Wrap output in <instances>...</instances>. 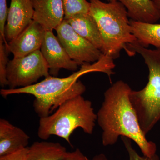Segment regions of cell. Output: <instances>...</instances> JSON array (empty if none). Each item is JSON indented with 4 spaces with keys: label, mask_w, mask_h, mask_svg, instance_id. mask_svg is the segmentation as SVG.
<instances>
[{
    "label": "cell",
    "mask_w": 160,
    "mask_h": 160,
    "mask_svg": "<svg viewBox=\"0 0 160 160\" xmlns=\"http://www.w3.org/2000/svg\"><path fill=\"white\" fill-rule=\"evenodd\" d=\"M131 90L128 84L120 80L104 93V101L97 114L103 131L102 143L104 146H112L120 136L125 137L136 143L143 155L152 156L156 153V145L147 139L141 129L129 98Z\"/></svg>",
    "instance_id": "cell-1"
},
{
    "label": "cell",
    "mask_w": 160,
    "mask_h": 160,
    "mask_svg": "<svg viewBox=\"0 0 160 160\" xmlns=\"http://www.w3.org/2000/svg\"><path fill=\"white\" fill-rule=\"evenodd\" d=\"M115 67L113 59L104 55L97 62L85 63L79 70L64 78L49 75L41 82L31 86L14 89H2L1 95L6 98L12 94H28L35 98L33 106L36 113L40 118L52 113L67 100L82 95L86 87L78 80L81 76L92 72H101L110 77L114 74Z\"/></svg>",
    "instance_id": "cell-2"
},
{
    "label": "cell",
    "mask_w": 160,
    "mask_h": 160,
    "mask_svg": "<svg viewBox=\"0 0 160 160\" xmlns=\"http://www.w3.org/2000/svg\"><path fill=\"white\" fill-rule=\"evenodd\" d=\"M129 55H141L149 69V80L138 91L131 90L129 98L137 115L140 127L146 135L160 120V48L147 49L137 41L126 46Z\"/></svg>",
    "instance_id": "cell-3"
},
{
    "label": "cell",
    "mask_w": 160,
    "mask_h": 160,
    "mask_svg": "<svg viewBox=\"0 0 160 160\" xmlns=\"http://www.w3.org/2000/svg\"><path fill=\"white\" fill-rule=\"evenodd\" d=\"M97 118L91 102L78 96L63 103L53 113L40 118L38 136L46 140L57 136L72 146L70 136L74 130L81 128L85 133L92 134Z\"/></svg>",
    "instance_id": "cell-4"
},
{
    "label": "cell",
    "mask_w": 160,
    "mask_h": 160,
    "mask_svg": "<svg viewBox=\"0 0 160 160\" xmlns=\"http://www.w3.org/2000/svg\"><path fill=\"white\" fill-rule=\"evenodd\" d=\"M89 14L96 22L102 38L104 54L115 59L128 44L137 41L132 34L126 7L119 1L106 3L89 0Z\"/></svg>",
    "instance_id": "cell-5"
},
{
    "label": "cell",
    "mask_w": 160,
    "mask_h": 160,
    "mask_svg": "<svg viewBox=\"0 0 160 160\" xmlns=\"http://www.w3.org/2000/svg\"><path fill=\"white\" fill-rule=\"evenodd\" d=\"M49 75L48 64L38 50L9 60L7 67V86L10 89L27 87L37 83L40 78Z\"/></svg>",
    "instance_id": "cell-6"
},
{
    "label": "cell",
    "mask_w": 160,
    "mask_h": 160,
    "mask_svg": "<svg viewBox=\"0 0 160 160\" xmlns=\"http://www.w3.org/2000/svg\"><path fill=\"white\" fill-rule=\"evenodd\" d=\"M57 37L71 59L82 66L95 62L104 54L91 43L78 34L66 20L56 29Z\"/></svg>",
    "instance_id": "cell-7"
},
{
    "label": "cell",
    "mask_w": 160,
    "mask_h": 160,
    "mask_svg": "<svg viewBox=\"0 0 160 160\" xmlns=\"http://www.w3.org/2000/svg\"><path fill=\"white\" fill-rule=\"evenodd\" d=\"M40 51L49 66L50 75L57 76L62 69L74 72L78 69V65L71 59L51 30L46 31Z\"/></svg>",
    "instance_id": "cell-8"
},
{
    "label": "cell",
    "mask_w": 160,
    "mask_h": 160,
    "mask_svg": "<svg viewBox=\"0 0 160 160\" xmlns=\"http://www.w3.org/2000/svg\"><path fill=\"white\" fill-rule=\"evenodd\" d=\"M46 32L42 26L32 20L16 37L8 42L6 49L13 54V58L26 56L40 50Z\"/></svg>",
    "instance_id": "cell-9"
},
{
    "label": "cell",
    "mask_w": 160,
    "mask_h": 160,
    "mask_svg": "<svg viewBox=\"0 0 160 160\" xmlns=\"http://www.w3.org/2000/svg\"><path fill=\"white\" fill-rule=\"evenodd\" d=\"M34 9L31 0H11L5 29L9 42L21 33L33 20Z\"/></svg>",
    "instance_id": "cell-10"
},
{
    "label": "cell",
    "mask_w": 160,
    "mask_h": 160,
    "mask_svg": "<svg viewBox=\"0 0 160 160\" xmlns=\"http://www.w3.org/2000/svg\"><path fill=\"white\" fill-rule=\"evenodd\" d=\"M33 20L46 31L56 30L62 22L65 12L62 0H31Z\"/></svg>",
    "instance_id": "cell-11"
},
{
    "label": "cell",
    "mask_w": 160,
    "mask_h": 160,
    "mask_svg": "<svg viewBox=\"0 0 160 160\" xmlns=\"http://www.w3.org/2000/svg\"><path fill=\"white\" fill-rule=\"evenodd\" d=\"M29 137L22 129L4 119H0V156L28 147Z\"/></svg>",
    "instance_id": "cell-12"
},
{
    "label": "cell",
    "mask_w": 160,
    "mask_h": 160,
    "mask_svg": "<svg viewBox=\"0 0 160 160\" xmlns=\"http://www.w3.org/2000/svg\"><path fill=\"white\" fill-rule=\"evenodd\" d=\"M78 34L104 54V44L96 22L89 13H82L66 20Z\"/></svg>",
    "instance_id": "cell-13"
},
{
    "label": "cell",
    "mask_w": 160,
    "mask_h": 160,
    "mask_svg": "<svg viewBox=\"0 0 160 160\" xmlns=\"http://www.w3.org/2000/svg\"><path fill=\"white\" fill-rule=\"evenodd\" d=\"M126 7L131 20L154 24L160 19V11L152 0H118Z\"/></svg>",
    "instance_id": "cell-14"
},
{
    "label": "cell",
    "mask_w": 160,
    "mask_h": 160,
    "mask_svg": "<svg viewBox=\"0 0 160 160\" xmlns=\"http://www.w3.org/2000/svg\"><path fill=\"white\" fill-rule=\"evenodd\" d=\"M28 160H61L67 152L59 143L36 142L28 147Z\"/></svg>",
    "instance_id": "cell-15"
},
{
    "label": "cell",
    "mask_w": 160,
    "mask_h": 160,
    "mask_svg": "<svg viewBox=\"0 0 160 160\" xmlns=\"http://www.w3.org/2000/svg\"><path fill=\"white\" fill-rule=\"evenodd\" d=\"M132 34L140 45L147 48L149 45L160 48V24H151L130 20Z\"/></svg>",
    "instance_id": "cell-16"
},
{
    "label": "cell",
    "mask_w": 160,
    "mask_h": 160,
    "mask_svg": "<svg viewBox=\"0 0 160 160\" xmlns=\"http://www.w3.org/2000/svg\"><path fill=\"white\" fill-rule=\"evenodd\" d=\"M65 18L68 20L74 16L82 13H89L90 3L86 0H62Z\"/></svg>",
    "instance_id": "cell-17"
},
{
    "label": "cell",
    "mask_w": 160,
    "mask_h": 160,
    "mask_svg": "<svg viewBox=\"0 0 160 160\" xmlns=\"http://www.w3.org/2000/svg\"><path fill=\"white\" fill-rule=\"evenodd\" d=\"M9 52L6 49L5 42L0 39V85L3 88L8 85L7 67L9 61Z\"/></svg>",
    "instance_id": "cell-18"
},
{
    "label": "cell",
    "mask_w": 160,
    "mask_h": 160,
    "mask_svg": "<svg viewBox=\"0 0 160 160\" xmlns=\"http://www.w3.org/2000/svg\"><path fill=\"white\" fill-rule=\"evenodd\" d=\"M121 139L129 154V160H160L159 157L156 153L150 157L145 155L141 156L133 149L131 139L123 136L121 137Z\"/></svg>",
    "instance_id": "cell-19"
},
{
    "label": "cell",
    "mask_w": 160,
    "mask_h": 160,
    "mask_svg": "<svg viewBox=\"0 0 160 160\" xmlns=\"http://www.w3.org/2000/svg\"><path fill=\"white\" fill-rule=\"evenodd\" d=\"M9 8L7 7V0H0V39L5 42L7 46L8 43L6 42L5 36V29Z\"/></svg>",
    "instance_id": "cell-20"
},
{
    "label": "cell",
    "mask_w": 160,
    "mask_h": 160,
    "mask_svg": "<svg viewBox=\"0 0 160 160\" xmlns=\"http://www.w3.org/2000/svg\"><path fill=\"white\" fill-rule=\"evenodd\" d=\"M27 148L21 149L11 154L0 156V160H28Z\"/></svg>",
    "instance_id": "cell-21"
},
{
    "label": "cell",
    "mask_w": 160,
    "mask_h": 160,
    "mask_svg": "<svg viewBox=\"0 0 160 160\" xmlns=\"http://www.w3.org/2000/svg\"><path fill=\"white\" fill-rule=\"evenodd\" d=\"M61 160H90L79 149L72 152H67L64 158Z\"/></svg>",
    "instance_id": "cell-22"
},
{
    "label": "cell",
    "mask_w": 160,
    "mask_h": 160,
    "mask_svg": "<svg viewBox=\"0 0 160 160\" xmlns=\"http://www.w3.org/2000/svg\"><path fill=\"white\" fill-rule=\"evenodd\" d=\"M91 160H109L106 156L103 153L96 155Z\"/></svg>",
    "instance_id": "cell-23"
},
{
    "label": "cell",
    "mask_w": 160,
    "mask_h": 160,
    "mask_svg": "<svg viewBox=\"0 0 160 160\" xmlns=\"http://www.w3.org/2000/svg\"><path fill=\"white\" fill-rule=\"evenodd\" d=\"M160 11V0H152Z\"/></svg>",
    "instance_id": "cell-24"
},
{
    "label": "cell",
    "mask_w": 160,
    "mask_h": 160,
    "mask_svg": "<svg viewBox=\"0 0 160 160\" xmlns=\"http://www.w3.org/2000/svg\"><path fill=\"white\" fill-rule=\"evenodd\" d=\"M107 1L109 2H116V1H118V0H107Z\"/></svg>",
    "instance_id": "cell-25"
}]
</instances>
